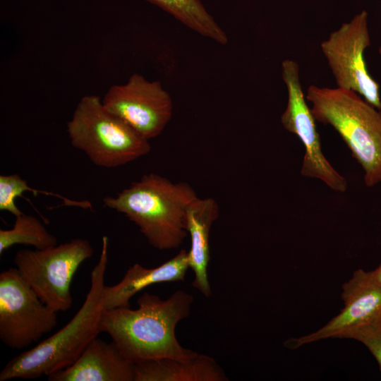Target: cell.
Returning <instances> with one entry per match:
<instances>
[{
  "label": "cell",
  "instance_id": "obj_1",
  "mask_svg": "<svg viewBox=\"0 0 381 381\" xmlns=\"http://www.w3.org/2000/svg\"><path fill=\"white\" fill-rule=\"evenodd\" d=\"M193 301V296L183 290L165 300L145 291L138 298L136 309L126 306L104 310L100 329L135 363L161 358L190 360L198 353L182 346L175 330L177 324L189 316Z\"/></svg>",
  "mask_w": 381,
  "mask_h": 381
},
{
  "label": "cell",
  "instance_id": "obj_2",
  "mask_svg": "<svg viewBox=\"0 0 381 381\" xmlns=\"http://www.w3.org/2000/svg\"><path fill=\"white\" fill-rule=\"evenodd\" d=\"M108 237L102 236L99 260L90 275V287L73 318L58 332L9 361L0 372V381L32 380L72 365L87 346L101 333Z\"/></svg>",
  "mask_w": 381,
  "mask_h": 381
},
{
  "label": "cell",
  "instance_id": "obj_3",
  "mask_svg": "<svg viewBox=\"0 0 381 381\" xmlns=\"http://www.w3.org/2000/svg\"><path fill=\"white\" fill-rule=\"evenodd\" d=\"M198 198L188 183L150 173L103 202L138 226L152 247L166 250L179 248L187 236L186 211Z\"/></svg>",
  "mask_w": 381,
  "mask_h": 381
},
{
  "label": "cell",
  "instance_id": "obj_4",
  "mask_svg": "<svg viewBox=\"0 0 381 381\" xmlns=\"http://www.w3.org/2000/svg\"><path fill=\"white\" fill-rule=\"evenodd\" d=\"M306 98L315 119L331 126L361 166L366 186L381 183V110L339 87L311 85Z\"/></svg>",
  "mask_w": 381,
  "mask_h": 381
},
{
  "label": "cell",
  "instance_id": "obj_5",
  "mask_svg": "<svg viewBox=\"0 0 381 381\" xmlns=\"http://www.w3.org/2000/svg\"><path fill=\"white\" fill-rule=\"evenodd\" d=\"M67 132L72 145L102 167H120L151 150L149 140L109 111L94 95L80 99L67 122Z\"/></svg>",
  "mask_w": 381,
  "mask_h": 381
},
{
  "label": "cell",
  "instance_id": "obj_6",
  "mask_svg": "<svg viewBox=\"0 0 381 381\" xmlns=\"http://www.w3.org/2000/svg\"><path fill=\"white\" fill-rule=\"evenodd\" d=\"M93 253L87 240L75 238L45 249L18 250L13 262L23 279L44 304L56 312H65L73 305V277L80 265Z\"/></svg>",
  "mask_w": 381,
  "mask_h": 381
},
{
  "label": "cell",
  "instance_id": "obj_7",
  "mask_svg": "<svg viewBox=\"0 0 381 381\" xmlns=\"http://www.w3.org/2000/svg\"><path fill=\"white\" fill-rule=\"evenodd\" d=\"M57 325V312L44 304L18 269L0 273V339L23 350L49 333Z\"/></svg>",
  "mask_w": 381,
  "mask_h": 381
},
{
  "label": "cell",
  "instance_id": "obj_8",
  "mask_svg": "<svg viewBox=\"0 0 381 381\" xmlns=\"http://www.w3.org/2000/svg\"><path fill=\"white\" fill-rule=\"evenodd\" d=\"M370 45L368 13L362 11L320 44L337 87L352 90L381 110L380 85L368 71L364 52Z\"/></svg>",
  "mask_w": 381,
  "mask_h": 381
},
{
  "label": "cell",
  "instance_id": "obj_9",
  "mask_svg": "<svg viewBox=\"0 0 381 381\" xmlns=\"http://www.w3.org/2000/svg\"><path fill=\"white\" fill-rule=\"evenodd\" d=\"M282 76L288 92V101L281 116L285 130L296 135L304 147L301 175L315 178L337 192H345L347 181L325 157L315 119L303 92L298 64L285 59L282 63Z\"/></svg>",
  "mask_w": 381,
  "mask_h": 381
},
{
  "label": "cell",
  "instance_id": "obj_10",
  "mask_svg": "<svg viewBox=\"0 0 381 381\" xmlns=\"http://www.w3.org/2000/svg\"><path fill=\"white\" fill-rule=\"evenodd\" d=\"M104 107L147 140L162 133L171 119L173 102L159 81L133 73L122 85L111 86Z\"/></svg>",
  "mask_w": 381,
  "mask_h": 381
},
{
  "label": "cell",
  "instance_id": "obj_11",
  "mask_svg": "<svg viewBox=\"0 0 381 381\" xmlns=\"http://www.w3.org/2000/svg\"><path fill=\"white\" fill-rule=\"evenodd\" d=\"M344 308L317 331L305 336L289 339L284 345L291 349L325 339H345L356 328L381 317V285L374 282L368 271L353 272L342 285Z\"/></svg>",
  "mask_w": 381,
  "mask_h": 381
},
{
  "label": "cell",
  "instance_id": "obj_12",
  "mask_svg": "<svg viewBox=\"0 0 381 381\" xmlns=\"http://www.w3.org/2000/svg\"><path fill=\"white\" fill-rule=\"evenodd\" d=\"M135 363L117 344L95 338L70 366L47 376L49 381H135Z\"/></svg>",
  "mask_w": 381,
  "mask_h": 381
},
{
  "label": "cell",
  "instance_id": "obj_13",
  "mask_svg": "<svg viewBox=\"0 0 381 381\" xmlns=\"http://www.w3.org/2000/svg\"><path fill=\"white\" fill-rule=\"evenodd\" d=\"M219 214V207L214 198L198 197L188 207L185 218L186 230L190 238L188 254L189 268L194 273L192 286L205 297L212 294L207 271L210 260V233Z\"/></svg>",
  "mask_w": 381,
  "mask_h": 381
},
{
  "label": "cell",
  "instance_id": "obj_14",
  "mask_svg": "<svg viewBox=\"0 0 381 381\" xmlns=\"http://www.w3.org/2000/svg\"><path fill=\"white\" fill-rule=\"evenodd\" d=\"M189 268L188 252L181 249L173 258L153 267L147 268L135 263L126 272L122 279L104 290V310L130 306L131 298L155 284L183 282Z\"/></svg>",
  "mask_w": 381,
  "mask_h": 381
},
{
  "label": "cell",
  "instance_id": "obj_15",
  "mask_svg": "<svg viewBox=\"0 0 381 381\" xmlns=\"http://www.w3.org/2000/svg\"><path fill=\"white\" fill-rule=\"evenodd\" d=\"M135 381H226L228 377L211 356L198 353L182 361L170 358L135 363Z\"/></svg>",
  "mask_w": 381,
  "mask_h": 381
},
{
  "label": "cell",
  "instance_id": "obj_16",
  "mask_svg": "<svg viewBox=\"0 0 381 381\" xmlns=\"http://www.w3.org/2000/svg\"><path fill=\"white\" fill-rule=\"evenodd\" d=\"M167 12L183 25L220 44L228 43L224 30L200 0H147Z\"/></svg>",
  "mask_w": 381,
  "mask_h": 381
},
{
  "label": "cell",
  "instance_id": "obj_17",
  "mask_svg": "<svg viewBox=\"0 0 381 381\" xmlns=\"http://www.w3.org/2000/svg\"><path fill=\"white\" fill-rule=\"evenodd\" d=\"M17 244L42 250L57 245V239L37 217L23 213L11 229L0 230V254Z\"/></svg>",
  "mask_w": 381,
  "mask_h": 381
},
{
  "label": "cell",
  "instance_id": "obj_18",
  "mask_svg": "<svg viewBox=\"0 0 381 381\" xmlns=\"http://www.w3.org/2000/svg\"><path fill=\"white\" fill-rule=\"evenodd\" d=\"M345 339H353L364 344L381 371V317L351 331Z\"/></svg>",
  "mask_w": 381,
  "mask_h": 381
},
{
  "label": "cell",
  "instance_id": "obj_19",
  "mask_svg": "<svg viewBox=\"0 0 381 381\" xmlns=\"http://www.w3.org/2000/svg\"><path fill=\"white\" fill-rule=\"evenodd\" d=\"M370 278L381 285V263L373 270L368 271Z\"/></svg>",
  "mask_w": 381,
  "mask_h": 381
},
{
  "label": "cell",
  "instance_id": "obj_20",
  "mask_svg": "<svg viewBox=\"0 0 381 381\" xmlns=\"http://www.w3.org/2000/svg\"><path fill=\"white\" fill-rule=\"evenodd\" d=\"M379 53H380V58H381V47H380V49H379Z\"/></svg>",
  "mask_w": 381,
  "mask_h": 381
}]
</instances>
